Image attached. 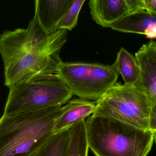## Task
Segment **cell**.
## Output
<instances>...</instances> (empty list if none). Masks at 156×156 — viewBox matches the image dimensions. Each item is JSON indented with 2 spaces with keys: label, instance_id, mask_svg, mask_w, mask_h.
I'll return each mask as SVG.
<instances>
[{
  "label": "cell",
  "instance_id": "1",
  "mask_svg": "<svg viewBox=\"0 0 156 156\" xmlns=\"http://www.w3.org/2000/svg\"><path fill=\"white\" fill-rule=\"evenodd\" d=\"M67 34V30H58L47 35L34 16L27 28L4 31L0 34V55L5 86L9 88L37 76L57 74Z\"/></svg>",
  "mask_w": 156,
  "mask_h": 156
},
{
  "label": "cell",
  "instance_id": "2",
  "mask_svg": "<svg viewBox=\"0 0 156 156\" xmlns=\"http://www.w3.org/2000/svg\"><path fill=\"white\" fill-rule=\"evenodd\" d=\"M62 106L19 113L0 119V156H30L54 135Z\"/></svg>",
  "mask_w": 156,
  "mask_h": 156
},
{
  "label": "cell",
  "instance_id": "3",
  "mask_svg": "<svg viewBox=\"0 0 156 156\" xmlns=\"http://www.w3.org/2000/svg\"><path fill=\"white\" fill-rule=\"evenodd\" d=\"M89 149L95 156H147L154 143L149 130L92 114L85 121Z\"/></svg>",
  "mask_w": 156,
  "mask_h": 156
},
{
  "label": "cell",
  "instance_id": "4",
  "mask_svg": "<svg viewBox=\"0 0 156 156\" xmlns=\"http://www.w3.org/2000/svg\"><path fill=\"white\" fill-rule=\"evenodd\" d=\"M2 116L62 106L73 94L57 74L41 75L9 88Z\"/></svg>",
  "mask_w": 156,
  "mask_h": 156
},
{
  "label": "cell",
  "instance_id": "5",
  "mask_svg": "<svg viewBox=\"0 0 156 156\" xmlns=\"http://www.w3.org/2000/svg\"><path fill=\"white\" fill-rule=\"evenodd\" d=\"M152 103L139 87L116 83L96 101L94 115L149 130Z\"/></svg>",
  "mask_w": 156,
  "mask_h": 156
},
{
  "label": "cell",
  "instance_id": "6",
  "mask_svg": "<svg viewBox=\"0 0 156 156\" xmlns=\"http://www.w3.org/2000/svg\"><path fill=\"white\" fill-rule=\"evenodd\" d=\"M57 74L73 94L96 101L117 83L119 76L113 65L83 62H62Z\"/></svg>",
  "mask_w": 156,
  "mask_h": 156
},
{
  "label": "cell",
  "instance_id": "7",
  "mask_svg": "<svg viewBox=\"0 0 156 156\" xmlns=\"http://www.w3.org/2000/svg\"><path fill=\"white\" fill-rule=\"evenodd\" d=\"M140 70V88L156 103V41L143 45L135 56Z\"/></svg>",
  "mask_w": 156,
  "mask_h": 156
},
{
  "label": "cell",
  "instance_id": "8",
  "mask_svg": "<svg viewBox=\"0 0 156 156\" xmlns=\"http://www.w3.org/2000/svg\"><path fill=\"white\" fill-rule=\"evenodd\" d=\"M73 0H36L35 17L42 31L49 35L57 31V26Z\"/></svg>",
  "mask_w": 156,
  "mask_h": 156
},
{
  "label": "cell",
  "instance_id": "9",
  "mask_svg": "<svg viewBox=\"0 0 156 156\" xmlns=\"http://www.w3.org/2000/svg\"><path fill=\"white\" fill-rule=\"evenodd\" d=\"M95 110L94 103L82 99L69 101L62 107L60 114L54 121L53 134H55L69 129L74 125L93 114Z\"/></svg>",
  "mask_w": 156,
  "mask_h": 156
},
{
  "label": "cell",
  "instance_id": "10",
  "mask_svg": "<svg viewBox=\"0 0 156 156\" xmlns=\"http://www.w3.org/2000/svg\"><path fill=\"white\" fill-rule=\"evenodd\" d=\"M112 29L123 33L141 34L156 38V13L143 10L129 14L112 24Z\"/></svg>",
  "mask_w": 156,
  "mask_h": 156
},
{
  "label": "cell",
  "instance_id": "11",
  "mask_svg": "<svg viewBox=\"0 0 156 156\" xmlns=\"http://www.w3.org/2000/svg\"><path fill=\"white\" fill-rule=\"evenodd\" d=\"M89 5L93 20L103 27L129 14L125 0H90Z\"/></svg>",
  "mask_w": 156,
  "mask_h": 156
},
{
  "label": "cell",
  "instance_id": "12",
  "mask_svg": "<svg viewBox=\"0 0 156 156\" xmlns=\"http://www.w3.org/2000/svg\"><path fill=\"white\" fill-rule=\"evenodd\" d=\"M118 74L122 77L125 85L140 88V70L135 56L121 48L113 64Z\"/></svg>",
  "mask_w": 156,
  "mask_h": 156
},
{
  "label": "cell",
  "instance_id": "13",
  "mask_svg": "<svg viewBox=\"0 0 156 156\" xmlns=\"http://www.w3.org/2000/svg\"><path fill=\"white\" fill-rule=\"evenodd\" d=\"M69 129L54 134L30 156H68L70 138Z\"/></svg>",
  "mask_w": 156,
  "mask_h": 156
},
{
  "label": "cell",
  "instance_id": "14",
  "mask_svg": "<svg viewBox=\"0 0 156 156\" xmlns=\"http://www.w3.org/2000/svg\"><path fill=\"white\" fill-rule=\"evenodd\" d=\"M70 130L68 156H88L89 148L86 134L85 120L73 125Z\"/></svg>",
  "mask_w": 156,
  "mask_h": 156
},
{
  "label": "cell",
  "instance_id": "15",
  "mask_svg": "<svg viewBox=\"0 0 156 156\" xmlns=\"http://www.w3.org/2000/svg\"><path fill=\"white\" fill-rule=\"evenodd\" d=\"M85 0H73L72 4L57 26V30L71 31L77 25L79 13Z\"/></svg>",
  "mask_w": 156,
  "mask_h": 156
},
{
  "label": "cell",
  "instance_id": "16",
  "mask_svg": "<svg viewBox=\"0 0 156 156\" xmlns=\"http://www.w3.org/2000/svg\"><path fill=\"white\" fill-rule=\"evenodd\" d=\"M129 10V14L134 13L144 10L142 0H125Z\"/></svg>",
  "mask_w": 156,
  "mask_h": 156
},
{
  "label": "cell",
  "instance_id": "17",
  "mask_svg": "<svg viewBox=\"0 0 156 156\" xmlns=\"http://www.w3.org/2000/svg\"><path fill=\"white\" fill-rule=\"evenodd\" d=\"M149 130L152 132L156 131V103L151 107L149 120Z\"/></svg>",
  "mask_w": 156,
  "mask_h": 156
},
{
  "label": "cell",
  "instance_id": "18",
  "mask_svg": "<svg viewBox=\"0 0 156 156\" xmlns=\"http://www.w3.org/2000/svg\"><path fill=\"white\" fill-rule=\"evenodd\" d=\"M144 10L156 13V0H142Z\"/></svg>",
  "mask_w": 156,
  "mask_h": 156
},
{
  "label": "cell",
  "instance_id": "19",
  "mask_svg": "<svg viewBox=\"0 0 156 156\" xmlns=\"http://www.w3.org/2000/svg\"><path fill=\"white\" fill-rule=\"evenodd\" d=\"M153 137H154V141L156 144V131L153 132Z\"/></svg>",
  "mask_w": 156,
  "mask_h": 156
}]
</instances>
